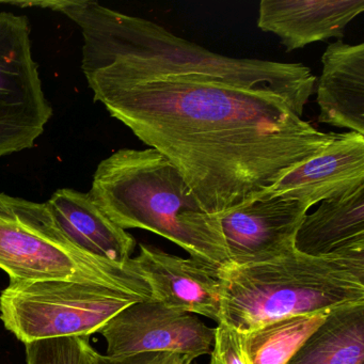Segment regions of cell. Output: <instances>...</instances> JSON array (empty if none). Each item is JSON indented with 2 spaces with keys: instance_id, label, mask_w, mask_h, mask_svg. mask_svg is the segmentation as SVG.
Returning a JSON list of instances; mask_svg holds the SVG:
<instances>
[{
  "instance_id": "7402d4cb",
  "label": "cell",
  "mask_w": 364,
  "mask_h": 364,
  "mask_svg": "<svg viewBox=\"0 0 364 364\" xmlns=\"http://www.w3.org/2000/svg\"><path fill=\"white\" fill-rule=\"evenodd\" d=\"M191 364H196V363H193H193H191Z\"/></svg>"
},
{
  "instance_id": "7a4b0ae2",
  "label": "cell",
  "mask_w": 364,
  "mask_h": 364,
  "mask_svg": "<svg viewBox=\"0 0 364 364\" xmlns=\"http://www.w3.org/2000/svg\"><path fill=\"white\" fill-rule=\"evenodd\" d=\"M82 31V65L122 73L213 80L270 91L304 116L316 77L302 63L231 58L172 35L161 25L104 7L97 1H46Z\"/></svg>"
},
{
  "instance_id": "4fadbf2b",
  "label": "cell",
  "mask_w": 364,
  "mask_h": 364,
  "mask_svg": "<svg viewBox=\"0 0 364 364\" xmlns=\"http://www.w3.org/2000/svg\"><path fill=\"white\" fill-rule=\"evenodd\" d=\"M321 63L319 122L364 135V44L338 40L326 48Z\"/></svg>"
},
{
  "instance_id": "8992f818",
  "label": "cell",
  "mask_w": 364,
  "mask_h": 364,
  "mask_svg": "<svg viewBox=\"0 0 364 364\" xmlns=\"http://www.w3.org/2000/svg\"><path fill=\"white\" fill-rule=\"evenodd\" d=\"M124 291L74 281H10L0 294V319L24 344L87 336L135 302Z\"/></svg>"
},
{
  "instance_id": "8fae6325",
  "label": "cell",
  "mask_w": 364,
  "mask_h": 364,
  "mask_svg": "<svg viewBox=\"0 0 364 364\" xmlns=\"http://www.w3.org/2000/svg\"><path fill=\"white\" fill-rule=\"evenodd\" d=\"M364 185V135L336 134L327 148L259 196L298 200L309 208ZM257 196V197H259Z\"/></svg>"
},
{
  "instance_id": "e0dca14e",
  "label": "cell",
  "mask_w": 364,
  "mask_h": 364,
  "mask_svg": "<svg viewBox=\"0 0 364 364\" xmlns=\"http://www.w3.org/2000/svg\"><path fill=\"white\" fill-rule=\"evenodd\" d=\"M329 313L285 317L244 333L249 361L251 364H287Z\"/></svg>"
},
{
  "instance_id": "2e32d148",
  "label": "cell",
  "mask_w": 364,
  "mask_h": 364,
  "mask_svg": "<svg viewBox=\"0 0 364 364\" xmlns=\"http://www.w3.org/2000/svg\"><path fill=\"white\" fill-rule=\"evenodd\" d=\"M287 364H364V304L330 311Z\"/></svg>"
},
{
  "instance_id": "ac0fdd59",
  "label": "cell",
  "mask_w": 364,
  "mask_h": 364,
  "mask_svg": "<svg viewBox=\"0 0 364 364\" xmlns=\"http://www.w3.org/2000/svg\"><path fill=\"white\" fill-rule=\"evenodd\" d=\"M27 364H103L87 336L48 338L25 344Z\"/></svg>"
},
{
  "instance_id": "9a60e30c",
  "label": "cell",
  "mask_w": 364,
  "mask_h": 364,
  "mask_svg": "<svg viewBox=\"0 0 364 364\" xmlns=\"http://www.w3.org/2000/svg\"><path fill=\"white\" fill-rule=\"evenodd\" d=\"M295 250L315 257L364 252V185L321 202L306 214L296 234Z\"/></svg>"
},
{
  "instance_id": "277c9868",
  "label": "cell",
  "mask_w": 364,
  "mask_h": 364,
  "mask_svg": "<svg viewBox=\"0 0 364 364\" xmlns=\"http://www.w3.org/2000/svg\"><path fill=\"white\" fill-rule=\"evenodd\" d=\"M219 323L247 333L296 315L364 304V252L289 257L220 270Z\"/></svg>"
},
{
  "instance_id": "d6986e66",
  "label": "cell",
  "mask_w": 364,
  "mask_h": 364,
  "mask_svg": "<svg viewBox=\"0 0 364 364\" xmlns=\"http://www.w3.org/2000/svg\"><path fill=\"white\" fill-rule=\"evenodd\" d=\"M210 364H251L245 348L244 333L218 323L215 328Z\"/></svg>"
},
{
  "instance_id": "ba28073f",
  "label": "cell",
  "mask_w": 364,
  "mask_h": 364,
  "mask_svg": "<svg viewBox=\"0 0 364 364\" xmlns=\"http://www.w3.org/2000/svg\"><path fill=\"white\" fill-rule=\"evenodd\" d=\"M99 333L107 343V357L170 353L195 360L212 351L215 328L195 314L146 300L119 312Z\"/></svg>"
},
{
  "instance_id": "7c38bea8",
  "label": "cell",
  "mask_w": 364,
  "mask_h": 364,
  "mask_svg": "<svg viewBox=\"0 0 364 364\" xmlns=\"http://www.w3.org/2000/svg\"><path fill=\"white\" fill-rule=\"evenodd\" d=\"M364 11V0H262L257 27L274 33L287 52L315 42L342 39Z\"/></svg>"
},
{
  "instance_id": "30bf717a",
  "label": "cell",
  "mask_w": 364,
  "mask_h": 364,
  "mask_svg": "<svg viewBox=\"0 0 364 364\" xmlns=\"http://www.w3.org/2000/svg\"><path fill=\"white\" fill-rule=\"evenodd\" d=\"M139 249L133 259L150 287L152 300L173 310L220 321L221 269L150 245L140 244Z\"/></svg>"
},
{
  "instance_id": "ffe728a7",
  "label": "cell",
  "mask_w": 364,
  "mask_h": 364,
  "mask_svg": "<svg viewBox=\"0 0 364 364\" xmlns=\"http://www.w3.org/2000/svg\"><path fill=\"white\" fill-rule=\"evenodd\" d=\"M185 355L170 353H149L129 357L110 358L103 355V364H178Z\"/></svg>"
},
{
  "instance_id": "52a82bcc",
  "label": "cell",
  "mask_w": 364,
  "mask_h": 364,
  "mask_svg": "<svg viewBox=\"0 0 364 364\" xmlns=\"http://www.w3.org/2000/svg\"><path fill=\"white\" fill-rule=\"evenodd\" d=\"M53 117L26 16L0 12V157L33 148Z\"/></svg>"
},
{
  "instance_id": "5b68a950",
  "label": "cell",
  "mask_w": 364,
  "mask_h": 364,
  "mask_svg": "<svg viewBox=\"0 0 364 364\" xmlns=\"http://www.w3.org/2000/svg\"><path fill=\"white\" fill-rule=\"evenodd\" d=\"M0 269L10 281L63 280L105 285L142 301L151 289L132 259L119 265L74 244L48 203L0 193Z\"/></svg>"
},
{
  "instance_id": "9c48e42d",
  "label": "cell",
  "mask_w": 364,
  "mask_h": 364,
  "mask_svg": "<svg viewBox=\"0 0 364 364\" xmlns=\"http://www.w3.org/2000/svg\"><path fill=\"white\" fill-rule=\"evenodd\" d=\"M309 210L298 200L259 196L219 216L232 267L293 255L296 234Z\"/></svg>"
},
{
  "instance_id": "6da1fadb",
  "label": "cell",
  "mask_w": 364,
  "mask_h": 364,
  "mask_svg": "<svg viewBox=\"0 0 364 364\" xmlns=\"http://www.w3.org/2000/svg\"><path fill=\"white\" fill-rule=\"evenodd\" d=\"M82 69L95 101L176 166L214 216L252 201L336 138L270 91Z\"/></svg>"
},
{
  "instance_id": "3957f363",
  "label": "cell",
  "mask_w": 364,
  "mask_h": 364,
  "mask_svg": "<svg viewBox=\"0 0 364 364\" xmlns=\"http://www.w3.org/2000/svg\"><path fill=\"white\" fill-rule=\"evenodd\" d=\"M89 195L123 230L153 232L196 261L232 267L219 217L202 208L176 166L155 149H122L102 161Z\"/></svg>"
},
{
  "instance_id": "44dd1931",
  "label": "cell",
  "mask_w": 364,
  "mask_h": 364,
  "mask_svg": "<svg viewBox=\"0 0 364 364\" xmlns=\"http://www.w3.org/2000/svg\"><path fill=\"white\" fill-rule=\"evenodd\" d=\"M193 362V360L191 359V358L184 357V359H183L182 361H181L178 364H191Z\"/></svg>"
},
{
  "instance_id": "5bb4252c",
  "label": "cell",
  "mask_w": 364,
  "mask_h": 364,
  "mask_svg": "<svg viewBox=\"0 0 364 364\" xmlns=\"http://www.w3.org/2000/svg\"><path fill=\"white\" fill-rule=\"evenodd\" d=\"M68 237L87 252L119 265H129L136 240L114 223L88 193L60 188L48 202Z\"/></svg>"
}]
</instances>
